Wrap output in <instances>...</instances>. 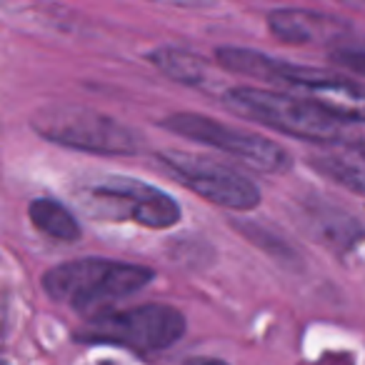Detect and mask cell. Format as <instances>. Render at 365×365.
Segmentation results:
<instances>
[{
    "instance_id": "obj_1",
    "label": "cell",
    "mask_w": 365,
    "mask_h": 365,
    "mask_svg": "<svg viewBox=\"0 0 365 365\" xmlns=\"http://www.w3.org/2000/svg\"><path fill=\"white\" fill-rule=\"evenodd\" d=\"M153 270L110 258H78L58 263L43 273V290L56 303L81 315H101L123 298H130L153 280Z\"/></svg>"
},
{
    "instance_id": "obj_2",
    "label": "cell",
    "mask_w": 365,
    "mask_h": 365,
    "mask_svg": "<svg viewBox=\"0 0 365 365\" xmlns=\"http://www.w3.org/2000/svg\"><path fill=\"white\" fill-rule=\"evenodd\" d=\"M223 103L235 115L258 120L290 138H300L308 143H325V145L348 140L345 123L335 120L333 115H328L300 96L238 86L223 93Z\"/></svg>"
},
{
    "instance_id": "obj_3",
    "label": "cell",
    "mask_w": 365,
    "mask_h": 365,
    "mask_svg": "<svg viewBox=\"0 0 365 365\" xmlns=\"http://www.w3.org/2000/svg\"><path fill=\"white\" fill-rule=\"evenodd\" d=\"M185 335V315L168 303L106 310L88 318L76 338L88 345H115L133 353H160Z\"/></svg>"
},
{
    "instance_id": "obj_4",
    "label": "cell",
    "mask_w": 365,
    "mask_h": 365,
    "mask_svg": "<svg viewBox=\"0 0 365 365\" xmlns=\"http://www.w3.org/2000/svg\"><path fill=\"white\" fill-rule=\"evenodd\" d=\"M33 130L46 140L93 155H135L140 138L120 120L81 106H48L33 115Z\"/></svg>"
},
{
    "instance_id": "obj_5",
    "label": "cell",
    "mask_w": 365,
    "mask_h": 365,
    "mask_svg": "<svg viewBox=\"0 0 365 365\" xmlns=\"http://www.w3.org/2000/svg\"><path fill=\"white\" fill-rule=\"evenodd\" d=\"M86 208L96 218L130 220L150 230H165L180 220L175 198L145 180L108 175L86 188Z\"/></svg>"
},
{
    "instance_id": "obj_6",
    "label": "cell",
    "mask_w": 365,
    "mask_h": 365,
    "mask_svg": "<svg viewBox=\"0 0 365 365\" xmlns=\"http://www.w3.org/2000/svg\"><path fill=\"white\" fill-rule=\"evenodd\" d=\"M160 128H165L173 135L203 143V145L215 148L225 155L238 158L255 170L280 173L290 165L288 150L280 148L278 143L268 140L258 133L243 130V128L225 125V123L200 115V113H173V115L163 118Z\"/></svg>"
},
{
    "instance_id": "obj_7",
    "label": "cell",
    "mask_w": 365,
    "mask_h": 365,
    "mask_svg": "<svg viewBox=\"0 0 365 365\" xmlns=\"http://www.w3.org/2000/svg\"><path fill=\"white\" fill-rule=\"evenodd\" d=\"M158 160L188 190L208 203L228 210H253L260 203V190L250 178L235 168L185 150H163Z\"/></svg>"
},
{
    "instance_id": "obj_8",
    "label": "cell",
    "mask_w": 365,
    "mask_h": 365,
    "mask_svg": "<svg viewBox=\"0 0 365 365\" xmlns=\"http://www.w3.org/2000/svg\"><path fill=\"white\" fill-rule=\"evenodd\" d=\"M278 83L340 123H365V83L285 61Z\"/></svg>"
},
{
    "instance_id": "obj_9",
    "label": "cell",
    "mask_w": 365,
    "mask_h": 365,
    "mask_svg": "<svg viewBox=\"0 0 365 365\" xmlns=\"http://www.w3.org/2000/svg\"><path fill=\"white\" fill-rule=\"evenodd\" d=\"M268 28L280 43H288V46L335 43L348 31L345 21L340 18L315 11H300V8H278L268 13Z\"/></svg>"
},
{
    "instance_id": "obj_10",
    "label": "cell",
    "mask_w": 365,
    "mask_h": 365,
    "mask_svg": "<svg viewBox=\"0 0 365 365\" xmlns=\"http://www.w3.org/2000/svg\"><path fill=\"white\" fill-rule=\"evenodd\" d=\"M310 165L320 175L330 178L345 190L365 198V153L360 148H345L338 153H323L310 158Z\"/></svg>"
},
{
    "instance_id": "obj_11",
    "label": "cell",
    "mask_w": 365,
    "mask_h": 365,
    "mask_svg": "<svg viewBox=\"0 0 365 365\" xmlns=\"http://www.w3.org/2000/svg\"><path fill=\"white\" fill-rule=\"evenodd\" d=\"M305 220H308V228L313 230L315 238L335 250L350 248L360 238V225L348 213H340L325 203L305 208Z\"/></svg>"
},
{
    "instance_id": "obj_12",
    "label": "cell",
    "mask_w": 365,
    "mask_h": 365,
    "mask_svg": "<svg viewBox=\"0 0 365 365\" xmlns=\"http://www.w3.org/2000/svg\"><path fill=\"white\" fill-rule=\"evenodd\" d=\"M28 218L36 225L38 233L48 235L53 240L61 243H76L81 238V223L73 215V210L68 205H63L61 200L53 198H36L28 205Z\"/></svg>"
},
{
    "instance_id": "obj_13",
    "label": "cell",
    "mask_w": 365,
    "mask_h": 365,
    "mask_svg": "<svg viewBox=\"0 0 365 365\" xmlns=\"http://www.w3.org/2000/svg\"><path fill=\"white\" fill-rule=\"evenodd\" d=\"M150 63L163 76H168L175 83H182V86H200L208 76V66H205L203 58L190 51H182V48H158V51L150 53Z\"/></svg>"
},
{
    "instance_id": "obj_14",
    "label": "cell",
    "mask_w": 365,
    "mask_h": 365,
    "mask_svg": "<svg viewBox=\"0 0 365 365\" xmlns=\"http://www.w3.org/2000/svg\"><path fill=\"white\" fill-rule=\"evenodd\" d=\"M333 61L348 68V71H353L355 76L365 78V51H360V48H355V51L353 48H340V51L333 53Z\"/></svg>"
},
{
    "instance_id": "obj_15",
    "label": "cell",
    "mask_w": 365,
    "mask_h": 365,
    "mask_svg": "<svg viewBox=\"0 0 365 365\" xmlns=\"http://www.w3.org/2000/svg\"><path fill=\"white\" fill-rule=\"evenodd\" d=\"M150 3H158V6H175V8H195V6H203L205 0H150Z\"/></svg>"
},
{
    "instance_id": "obj_16",
    "label": "cell",
    "mask_w": 365,
    "mask_h": 365,
    "mask_svg": "<svg viewBox=\"0 0 365 365\" xmlns=\"http://www.w3.org/2000/svg\"><path fill=\"white\" fill-rule=\"evenodd\" d=\"M182 365H228L220 358H208V355H195V358H188Z\"/></svg>"
},
{
    "instance_id": "obj_17",
    "label": "cell",
    "mask_w": 365,
    "mask_h": 365,
    "mask_svg": "<svg viewBox=\"0 0 365 365\" xmlns=\"http://www.w3.org/2000/svg\"><path fill=\"white\" fill-rule=\"evenodd\" d=\"M358 148H360V150H363V153H365V145H358Z\"/></svg>"
},
{
    "instance_id": "obj_18",
    "label": "cell",
    "mask_w": 365,
    "mask_h": 365,
    "mask_svg": "<svg viewBox=\"0 0 365 365\" xmlns=\"http://www.w3.org/2000/svg\"><path fill=\"white\" fill-rule=\"evenodd\" d=\"M0 365H8V363H6V360H0Z\"/></svg>"
}]
</instances>
